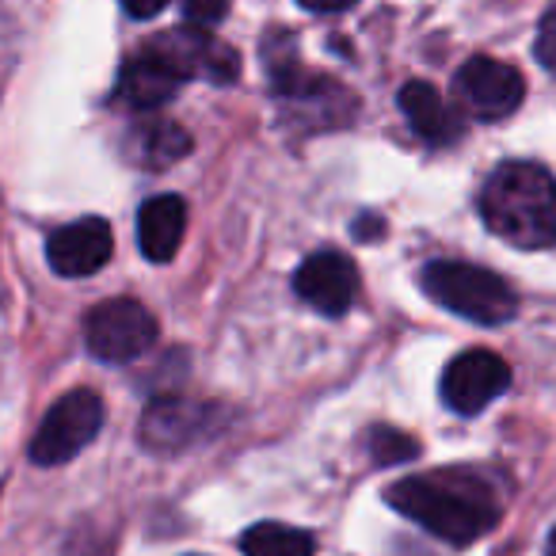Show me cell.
<instances>
[{
    "label": "cell",
    "mask_w": 556,
    "mask_h": 556,
    "mask_svg": "<svg viewBox=\"0 0 556 556\" xmlns=\"http://www.w3.org/2000/svg\"><path fill=\"white\" fill-rule=\"evenodd\" d=\"M386 500L404 518L419 522L450 545H472L500 522V500H495L492 484L469 469L404 477L386 488Z\"/></svg>",
    "instance_id": "obj_1"
},
{
    "label": "cell",
    "mask_w": 556,
    "mask_h": 556,
    "mask_svg": "<svg viewBox=\"0 0 556 556\" xmlns=\"http://www.w3.org/2000/svg\"><path fill=\"white\" fill-rule=\"evenodd\" d=\"M480 217L515 248L556 244V179L533 161H503L480 187Z\"/></svg>",
    "instance_id": "obj_2"
},
{
    "label": "cell",
    "mask_w": 556,
    "mask_h": 556,
    "mask_svg": "<svg viewBox=\"0 0 556 556\" xmlns=\"http://www.w3.org/2000/svg\"><path fill=\"white\" fill-rule=\"evenodd\" d=\"M419 282L431 294V302H439L442 309L457 313V317L472 320V325L495 328V325H507L518 313L515 290L495 270L477 267V263L434 260L424 267Z\"/></svg>",
    "instance_id": "obj_3"
},
{
    "label": "cell",
    "mask_w": 556,
    "mask_h": 556,
    "mask_svg": "<svg viewBox=\"0 0 556 556\" xmlns=\"http://www.w3.org/2000/svg\"><path fill=\"white\" fill-rule=\"evenodd\" d=\"M103 396L92 389H73L62 401H54V408L42 416L39 431L31 439V462L50 469V465H65L103 431Z\"/></svg>",
    "instance_id": "obj_4"
},
{
    "label": "cell",
    "mask_w": 556,
    "mask_h": 556,
    "mask_svg": "<svg viewBox=\"0 0 556 556\" xmlns=\"http://www.w3.org/2000/svg\"><path fill=\"white\" fill-rule=\"evenodd\" d=\"M156 343V317L134 298H108L103 305L88 309L85 317V348L100 363H134Z\"/></svg>",
    "instance_id": "obj_5"
},
{
    "label": "cell",
    "mask_w": 556,
    "mask_h": 556,
    "mask_svg": "<svg viewBox=\"0 0 556 556\" xmlns=\"http://www.w3.org/2000/svg\"><path fill=\"white\" fill-rule=\"evenodd\" d=\"M454 96L472 118L480 123H500L522 108L526 80L515 65L495 62V58H469L454 77Z\"/></svg>",
    "instance_id": "obj_6"
},
{
    "label": "cell",
    "mask_w": 556,
    "mask_h": 556,
    "mask_svg": "<svg viewBox=\"0 0 556 556\" xmlns=\"http://www.w3.org/2000/svg\"><path fill=\"white\" fill-rule=\"evenodd\" d=\"M149 47L172 65L184 80H210V85H232L240 77V58L229 42H222L214 31L202 27H176L164 31L156 39H149Z\"/></svg>",
    "instance_id": "obj_7"
},
{
    "label": "cell",
    "mask_w": 556,
    "mask_h": 556,
    "mask_svg": "<svg viewBox=\"0 0 556 556\" xmlns=\"http://www.w3.org/2000/svg\"><path fill=\"white\" fill-rule=\"evenodd\" d=\"M510 386V366L495 351L472 348L450 358L442 370V401L457 416H477L495 396H503Z\"/></svg>",
    "instance_id": "obj_8"
},
{
    "label": "cell",
    "mask_w": 556,
    "mask_h": 556,
    "mask_svg": "<svg viewBox=\"0 0 556 556\" xmlns=\"http://www.w3.org/2000/svg\"><path fill=\"white\" fill-rule=\"evenodd\" d=\"M214 404L187 401V396H156L141 416V446L153 454H179L214 431Z\"/></svg>",
    "instance_id": "obj_9"
},
{
    "label": "cell",
    "mask_w": 556,
    "mask_h": 556,
    "mask_svg": "<svg viewBox=\"0 0 556 556\" xmlns=\"http://www.w3.org/2000/svg\"><path fill=\"white\" fill-rule=\"evenodd\" d=\"M294 290L305 305H313L325 317H343L358 294V270L348 255L317 252L298 267Z\"/></svg>",
    "instance_id": "obj_10"
},
{
    "label": "cell",
    "mask_w": 556,
    "mask_h": 556,
    "mask_svg": "<svg viewBox=\"0 0 556 556\" xmlns=\"http://www.w3.org/2000/svg\"><path fill=\"white\" fill-rule=\"evenodd\" d=\"M111 252H115V237H111V225L103 217H80V222L54 229L47 240L50 267L65 278L96 275L111 260Z\"/></svg>",
    "instance_id": "obj_11"
},
{
    "label": "cell",
    "mask_w": 556,
    "mask_h": 556,
    "mask_svg": "<svg viewBox=\"0 0 556 556\" xmlns=\"http://www.w3.org/2000/svg\"><path fill=\"white\" fill-rule=\"evenodd\" d=\"M184 88V77L156 54L153 47H141L126 58L123 73H118V100L134 111H156L168 100H176V92Z\"/></svg>",
    "instance_id": "obj_12"
},
{
    "label": "cell",
    "mask_w": 556,
    "mask_h": 556,
    "mask_svg": "<svg viewBox=\"0 0 556 556\" xmlns=\"http://www.w3.org/2000/svg\"><path fill=\"white\" fill-rule=\"evenodd\" d=\"M396 103H401L412 130H416L427 146L446 149L465 138L462 115H457V111L450 108L446 96H442L434 85H427V80H408V85L401 88V96H396Z\"/></svg>",
    "instance_id": "obj_13"
},
{
    "label": "cell",
    "mask_w": 556,
    "mask_h": 556,
    "mask_svg": "<svg viewBox=\"0 0 556 556\" xmlns=\"http://www.w3.org/2000/svg\"><path fill=\"white\" fill-rule=\"evenodd\" d=\"M187 232V202L179 194H156L138 210V244L146 260L168 263L179 252Z\"/></svg>",
    "instance_id": "obj_14"
},
{
    "label": "cell",
    "mask_w": 556,
    "mask_h": 556,
    "mask_svg": "<svg viewBox=\"0 0 556 556\" xmlns=\"http://www.w3.org/2000/svg\"><path fill=\"white\" fill-rule=\"evenodd\" d=\"M244 556H313L317 553V538L309 530L282 522H255L252 530L240 538Z\"/></svg>",
    "instance_id": "obj_15"
},
{
    "label": "cell",
    "mask_w": 556,
    "mask_h": 556,
    "mask_svg": "<svg viewBox=\"0 0 556 556\" xmlns=\"http://www.w3.org/2000/svg\"><path fill=\"white\" fill-rule=\"evenodd\" d=\"M191 153V138L187 130H179L176 123H164V118H153V123L141 126L138 141H134V156L149 168H168L179 156Z\"/></svg>",
    "instance_id": "obj_16"
},
{
    "label": "cell",
    "mask_w": 556,
    "mask_h": 556,
    "mask_svg": "<svg viewBox=\"0 0 556 556\" xmlns=\"http://www.w3.org/2000/svg\"><path fill=\"white\" fill-rule=\"evenodd\" d=\"M366 446H370L374 465H401L419 454V442L412 434L396 431V427H374L366 434Z\"/></svg>",
    "instance_id": "obj_17"
},
{
    "label": "cell",
    "mask_w": 556,
    "mask_h": 556,
    "mask_svg": "<svg viewBox=\"0 0 556 556\" xmlns=\"http://www.w3.org/2000/svg\"><path fill=\"white\" fill-rule=\"evenodd\" d=\"M225 16H229V0H184V20L202 31L217 27Z\"/></svg>",
    "instance_id": "obj_18"
},
{
    "label": "cell",
    "mask_w": 556,
    "mask_h": 556,
    "mask_svg": "<svg viewBox=\"0 0 556 556\" xmlns=\"http://www.w3.org/2000/svg\"><path fill=\"white\" fill-rule=\"evenodd\" d=\"M533 54H538L541 70L556 73V9H548L538 24V39H533Z\"/></svg>",
    "instance_id": "obj_19"
},
{
    "label": "cell",
    "mask_w": 556,
    "mask_h": 556,
    "mask_svg": "<svg viewBox=\"0 0 556 556\" xmlns=\"http://www.w3.org/2000/svg\"><path fill=\"white\" fill-rule=\"evenodd\" d=\"M123 9L130 12L134 20H153L156 12L168 9V0H123Z\"/></svg>",
    "instance_id": "obj_20"
},
{
    "label": "cell",
    "mask_w": 556,
    "mask_h": 556,
    "mask_svg": "<svg viewBox=\"0 0 556 556\" xmlns=\"http://www.w3.org/2000/svg\"><path fill=\"white\" fill-rule=\"evenodd\" d=\"M302 9L309 12H320V16H328V12H343V9H355L358 0H298Z\"/></svg>",
    "instance_id": "obj_21"
},
{
    "label": "cell",
    "mask_w": 556,
    "mask_h": 556,
    "mask_svg": "<svg viewBox=\"0 0 556 556\" xmlns=\"http://www.w3.org/2000/svg\"><path fill=\"white\" fill-rule=\"evenodd\" d=\"M381 232V217H358L355 222V237H378Z\"/></svg>",
    "instance_id": "obj_22"
},
{
    "label": "cell",
    "mask_w": 556,
    "mask_h": 556,
    "mask_svg": "<svg viewBox=\"0 0 556 556\" xmlns=\"http://www.w3.org/2000/svg\"><path fill=\"white\" fill-rule=\"evenodd\" d=\"M545 556H556V530L548 533V541H545Z\"/></svg>",
    "instance_id": "obj_23"
}]
</instances>
